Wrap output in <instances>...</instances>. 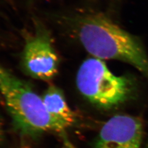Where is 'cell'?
<instances>
[{
  "mask_svg": "<svg viewBox=\"0 0 148 148\" xmlns=\"http://www.w3.org/2000/svg\"><path fill=\"white\" fill-rule=\"evenodd\" d=\"M78 36L92 57L130 64L148 80V56L140 40L107 17L87 16L79 27Z\"/></svg>",
  "mask_w": 148,
  "mask_h": 148,
  "instance_id": "6da1fadb",
  "label": "cell"
},
{
  "mask_svg": "<svg viewBox=\"0 0 148 148\" xmlns=\"http://www.w3.org/2000/svg\"><path fill=\"white\" fill-rule=\"evenodd\" d=\"M4 138V133H3V130L2 127V125L1 122V119H0V143H1Z\"/></svg>",
  "mask_w": 148,
  "mask_h": 148,
  "instance_id": "52a82bcc",
  "label": "cell"
},
{
  "mask_svg": "<svg viewBox=\"0 0 148 148\" xmlns=\"http://www.w3.org/2000/svg\"><path fill=\"white\" fill-rule=\"evenodd\" d=\"M0 94L16 128L22 135L35 137L47 132L58 134L68 143L66 131L48 112L41 96L0 65Z\"/></svg>",
  "mask_w": 148,
  "mask_h": 148,
  "instance_id": "7a4b0ae2",
  "label": "cell"
},
{
  "mask_svg": "<svg viewBox=\"0 0 148 148\" xmlns=\"http://www.w3.org/2000/svg\"><path fill=\"white\" fill-rule=\"evenodd\" d=\"M22 66L32 78L49 81L57 75L59 59L49 36L39 31L26 41L22 56Z\"/></svg>",
  "mask_w": 148,
  "mask_h": 148,
  "instance_id": "277c9868",
  "label": "cell"
},
{
  "mask_svg": "<svg viewBox=\"0 0 148 148\" xmlns=\"http://www.w3.org/2000/svg\"><path fill=\"white\" fill-rule=\"evenodd\" d=\"M143 127L140 119L116 115L101 127L93 148H140Z\"/></svg>",
  "mask_w": 148,
  "mask_h": 148,
  "instance_id": "5b68a950",
  "label": "cell"
},
{
  "mask_svg": "<svg viewBox=\"0 0 148 148\" xmlns=\"http://www.w3.org/2000/svg\"><path fill=\"white\" fill-rule=\"evenodd\" d=\"M76 83L86 99L105 109L122 104L131 91L127 78L115 75L103 60L95 57L86 59L82 64L77 72Z\"/></svg>",
  "mask_w": 148,
  "mask_h": 148,
  "instance_id": "3957f363",
  "label": "cell"
},
{
  "mask_svg": "<svg viewBox=\"0 0 148 148\" xmlns=\"http://www.w3.org/2000/svg\"><path fill=\"white\" fill-rule=\"evenodd\" d=\"M146 148H148V143H147V146H146Z\"/></svg>",
  "mask_w": 148,
  "mask_h": 148,
  "instance_id": "ba28073f",
  "label": "cell"
},
{
  "mask_svg": "<svg viewBox=\"0 0 148 148\" xmlns=\"http://www.w3.org/2000/svg\"><path fill=\"white\" fill-rule=\"evenodd\" d=\"M43 103L53 120L65 130L75 123V114L69 108L62 91L54 85H49L43 93Z\"/></svg>",
  "mask_w": 148,
  "mask_h": 148,
  "instance_id": "8992f818",
  "label": "cell"
}]
</instances>
